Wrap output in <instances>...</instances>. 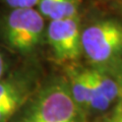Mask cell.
<instances>
[{
    "mask_svg": "<svg viewBox=\"0 0 122 122\" xmlns=\"http://www.w3.org/2000/svg\"><path fill=\"white\" fill-rule=\"evenodd\" d=\"M82 116L86 112L72 99L67 81L59 77L38 92L16 122H72Z\"/></svg>",
    "mask_w": 122,
    "mask_h": 122,
    "instance_id": "6da1fadb",
    "label": "cell"
},
{
    "mask_svg": "<svg viewBox=\"0 0 122 122\" xmlns=\"http://www.w3.org/2000/svg\"><path fill=\"white\" fill-rule=\"evenodd\" d=\"M81 52L93 68L112 73L122 62V24L112 18L93 22L81 30Z\"/></svg>",
    "mask_w": 122,
    "mask_h": 122,
    "instance_id": "7a4b0ae2",
    "label": "cell"
},
{
    "mask_svg": "<svg viewBox=\"0 0 122 122\" xmlns=\"http://www.w3.org/2000/svg\"><path fill=\"white\" fill-rule=\"evenodd\" d=\"M44 26L43 15L38 10L11 9L0 22V34L10 49L20 53H29L40 43Z\"/></svg>",
    "mask_w": 122,
    "mask_h": 122,
    "instance_id": "3957f363",
    "label": "cell"
},
{
    "mask_svg": "<svg viewBox=\"0 0 122 122\" xmlns=\"http://www.w3.org/2000/svg\"><path fill=\"white\" fill-rule=\"evenodd\" d=\"M81 30L79 17L50 20L47 39L57 62H72L81 54Z\"/></svg>",
    "mask_w": 122,
    "mask_h": 122,
    "instance_id": "277c9868",
    "label": "cell"
},
{
    "mask_svg": "<svg viewBox=\"0 0 122 122\" xmlns=\"http://www.w3.org/2000/svg\"><path fill=\"white\" fill-rule=\"evenodd\" d=\"M37 5L43 16L56 20L77 15L79 0H39Z\"/></svg>",
    "mask_w": 122,
    "mask_h": 122,
    "instance_id": "5b68a950",
    "label": "cell"
},
{
    "mask_svg": "<svg viewBox=\"0 0 122 122\" xmlns=\"http://www.w3.org/2000/svg\"><path fill=\"white\" fill-rule=\"evenodd\" d=\"M68 86L72 99L77 106L83 111H87L89 104V81L86 69H71L69 70Z\"/></svg>",
    "mask_w": 122,
    "mask_h": 122,
    "instance_id": "8992f818",
    "label": "cell"
},
{
    "mask_svg": "<svg viewBox=\"0 0 122 122\" xmlns=\"http://www.w3.org/2000/svg\"><path fill=\"white\" fill-rule=\"evenodd\" d=\"M91 69L99 90L112 104H114L122 95L117 81L114 78L112 74L108 73V72L98 70L95 68H91Z\"/></svg>",
    "mask_w": 122,
    "mask_h": 122,
    "instance_id": "52a82bcc",
    "label": "cell"
},
{
    "mask_svg": "<svg viewBox=\"0 0 122 122\" xmlns=\"http://www.w3.org/2000/svg\"><path fill=\"white\" fill-rule=\"evenodd\" d=\"M25 96H17L0 100V122H7L24 104Z\"/></svg>",
    "mask_w": 122,
    "mask_h": 122,
    "instance_id": "ba28073f",
    "label": "cell"
},
{
    "mask_svg": "<svg viewBox=\"0 0 122 122\" xmlns=\"http://www.w3.org/2000/svg\"><path fill=\"white\" fill-rule=\"evenodd\" d=\"M93 122H122V95L113 106L101 113Z\"/></svg>",
    "mask_w": 122,
    "mask_h": 122,
    "instance_id": "9c48e42d",
    "label": "cell"
},
{
    "mask_svg": "<svg viewBox=\"0 0 122 122\" xmlns=\"http://www.w3.org/2000/svg\"><path fill=\"white\" fill-rule=\"evenodd\" d=\"M25 96L22 90L13 81H0V100Z\"/></svg>",
    "mask_w": 122,
    "mask_h": 122,
    "instance_id": "30bf717a",
    "label": "cell"
},
{
    "mask_svg": "<svg viewBox=\"0 0 122 122\" xmlns=\"http://www.w3.org/2000/svg\"><path fill=\"white\" fill-rule=\"evenodd\" d=\"M6 5L11 9L33 8L38 4L39 0H4Z\"/></svg>",
    "mask_w": 122,
    "mask_h": 122,
    "instance_id": "8fae6325",
    "label": "cell"
},
{
    "mask_svg": "<svg viewBox=\"0 0 122 122\" xmlns=\"http://www.w3.org/2000/svg\"><path fill=\"white\" fill-rule=\"evenodd\" d=\"M110 74H112L114 76V78L117 81L118 85H119V86H120L121 93H122V62L117 66L116 69L114 70L112 73H110Z\"/></svg>",
    "mask_w": 122,
    "mask_h": 122,
    "instance_id": "7c38bea8",
    "label": "cell"
},
{
    "mask_svg": "<svg viewBox=\"0 0 122 122\" xmlns=\"http://www.w3.org/2000/svg\"><path fill=\"white\" fill-rule=\"evenodd\" d=\"M5 71H6V61H5V58H4V56H3V54L0 52V81H1V78L3 77Z\"/></svg>",
    "mask_w": 122,
    "mask_h": 122,
    "instance_id": "4fadbf2b",
    "label": "cell"
},
{
    "mask_svg": "<svg viewBox=\"0 0 122 122\" xmlns=\"http://www.w3.org/2000/svg\"><path fill=\"white\" fill-rule=\"evenodd\" d=\"M72 122H86V116H82V117L78 118V119H76V120L72 121Z\"/></svg>",
    "mask_w": 122,
    "mask_h": 122,
    "instance_id": "5bb4252c",
    "label": "cell"
}]
</instances>
